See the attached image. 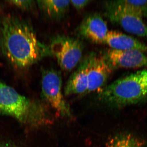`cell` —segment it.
Wrapping results in <instances>:
<instances>
[{"instance_id":"obj_1","label":"cell","mask_w":147,"mask_h":147,"mask_svg":"<svg viewBox=\"0 0 147 147\" xmlns=\"http://www.w3.org/2000/svg\"><path fill=\"white\" fill-rule=\"evenodd\" d=\"M0 50L11 65L22 69L51 55L49 47L38 40L29 24L13 15L1 21Z\"/></svg>"},{"instance_id":"obj_2","label":"cell","mask_w":147,"mask_h":147,"mask_svg":"<svg viewBox=\"0 0 147 147\" xmlns=\"http://www.w3.org/2000/svg\"><path fill=\"white\" fill-rule=\"evenodd\" d=\"M0 114L11 117L31 128L45 126L52 122L48 108L44 102L22 95L1 81Z\"/></svg>"},{"instance_id":"obj_3","label":"cell","mask_w":147,"mask_h":147,"mask_svg":"<svg viewBox=\"0 0 147 147\" xmlns=\"http://www.w3.org/2000/svg\"><path fill=\"white\" fill-rule=\"evenodd\" d=\"M97 98L104 105L118 108L147 100V69L116 80L98 92Z\"/></svg>"},{"instance_id":"obj_4","label":"cell","mask_w":147,"mask_h":147,"mask_svg":"<svg viewBox=\"0 0 147 147\" xmlns=\"http://www.w3.org/2000/svg\"><path fill=\"white\" fill-rule=\"evenodd\" d=\"M61 69L70 71L82 61L84 50L83 42L79 39L65 35H58L51 40L49 46Z\"/></svg>"},{"instance_id":"obj_5","label":"cell","mask_w":147,"mask_h":147,"mask_svg":"<svg viewBox=\"0 0 147 147\" xmlns=\"http://www.w3.org/2000/svg\"><path fill=\"white\" fill-rule=\"evenodd\" d=\"M62 84L61 75L58 70L50 68L42 71L41 93L43 99L61 115L71 117L69 105L62 94Z\"/></svg>"},{"instance_id":"obj_6","label":"cell","mask_w":147,"mask_h":147,"mask_svg":"<svg viewBox=\"0 0 147 147\" xmlns=\"http://www.w3.org/2000/svg\"><path fill=\"white\" fill-rule=\"evenodd\" d=\"M105 13L110 21L118 24L127 32L140 37H147V26L142 17L130 11L119 1L105 3Z\"/></svg>"},{"instance_id":"obj_7","label":"cell","mask_w":147,"mask_h":147,"mask_svg":"<svg viewBox=\"0 0 147 147\" xmlns=\"http://www.w3.org/2000/svg\"><path fill=\"white\" fill-rule=\"evenodd\" d=\"M113 69L104 54L91 53L88 69V88L86 94L98 92L106 86Z\"/></svg>"},{"instance_id":"obj_8","label":"cell","mask_w":147,"mask_h":147,"mask_svg":"<svg viewBox=\"0 0 147 147\" xmlns=\"http://www.w3.org/2000/svg\"><path fill=\"white\" fill-rule=\"evenodd\" d=\"M103 54L113 69L147 67V56L139 50L110 49Z\"/></svg>"},{"instance_id":"obj_9","label":"cell","mask_w":147,"mask_h":147,"mask_svg":"<svg viewBox=\"0 0 147 147\" xmlns=\"http://www.w3.org/2000/svg\"><path fill=\"white\" fill-rule=\"evenodd\" d=\"M80 36L96 43H104L108 31L106 22L100 14H90L85 17L78 27Z\"/></svg>"},{"instance_id":"obj_10","label":"cell","mask_w":147,"mask_h":147,"mask_svg":"<svg viewBox=\"0 0 147 147\" xmlns=\"http://www.w3.org/2000/svg\"><path fill=\"white\" fill-rule=\"evenodd\" d=\"M91 53L84 58L79 66L69 78L64 88L66 96L86 94L88 88V72Z\"/></svg>"},{"instance_id":"obj_11","label":"cell","mask_w":147,"mask_h":147,"mask_svg":"<svg viewBox=\"0 0 147 147\" xmlns=\"http://www.w3.org/2000/svg\"><path fill=\"white\" fill-rule=\"evenodd\" d=\"M104 43L113 50H136L144 53L147 52V45L144 43L136 38L118 32H108Z\"/></svg>"},{"instance_id":"obj_12","label":"cell","mask_w":147,"mask_h":147,"mask_svg":"<svg viewBox=\"0 0 147 147\" xmlns=\"http://www.w3.org/2000/svg\"><path fill=\"white\" fill-rule=\"evenodd\" d=\"M40 10L47 18L54 21L62 20L68 12L70 1H38Z\"/></svg>"},{"instance_id":"obj_13","label":"cell","mask_w":147,"mask_h":147,"mask_svg":"<svg viewBox=\"0 0 147 147\" xmlns=\"http://www.w3.org/2000/svg\"><path fill=\"white\" fill-rule=\"evenodd\" d=\"M105 147H147V142L137 135L123 132L109 138Z\"/></svg>"},{"instance_id":"obj_14","label":"cell","mask_w":147,"mask_h":147,"mask_svg":"<svg viewBox=\"0 0 147 147\" xmlns=\"http://www.w3.org/2000/svg\"><path fill=\"white\" fill-rule=\"evenodd\" d=\"M7 2L10 4L16 6L18 8L23 9H30L34 5L35 3L34 1L26 0V1H9Z\"/></svg>"},{"instance_id":"obj_15","label":"cell","mask_w":147,"mask_h":147,"mask_svg":"<svg viewBox=\"0 0 147 147\" xmlns=\"http://www.w3.org/2000/svg\"><path fill=\"white\" fill-rule=\"evenodd\" d=\"M91 2V1H89V0L70 1L71 4L77 10H81L85 8Z\"/></svg>"},{"instance_id":"obj_16","label":"cell","mask_w":147,"mask_h":147,"mask_svg":"<svg viewBox=\"0 0 147 147\" xmlns=\"http://www.w3.org/2000/svg\"><path fill=\"white\" fill-rule=\"evenodd\" d=\"M0 147H21L12 141L0 139Z\"/></svg>"}]
</instances>
